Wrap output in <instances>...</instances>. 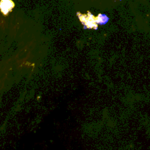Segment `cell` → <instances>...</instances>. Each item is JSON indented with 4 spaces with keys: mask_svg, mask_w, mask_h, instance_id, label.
Masks as SVG:
<instances>
[{
    "mask_svg": "<svg viewBox=\"0 0 150 150\" xmlns=\"http://www.w3.org/2000/svg\"><path fill=\"white\" fill-rule=\"evenodd\" d=\"M77 16L81 23L83 24L84 29H97L98 24L96 21V17H94V15L91 14L90 12H88L87 14H80L77 13Z\"/></svg>",
    "mask_w": 150,
    "mask_h": 150,
    "instance_id": "cell-1",
    "label": "cell"
},
{
    "mask_svg": "<svg viewBox=\"0 0 150 150\" xmlns=\"http://www.w3.org/2000/svg\"><path fill=\"white\" fill-rule=\"evenodd\" d=\"M14 7L15 4L12 0H0V10L4 16L8 15Z\"/></svg>",
    "mask_w": 150,
    "mask_h": 150,
    "instance_id": "cell-2",
    "label": "cell"
},
{
    "mask_svg": "<svg viewBox=\"0 0 150 150\" xmlns=\"http://www.w3.org/2000/svg\"><path fill=\"white\" fill-rule=\"evenodd\" d=\"M109 20H110V18H109V17L107 15L101 14V13L99 14L98 16L96 17V23L98 25H101V26L106 24V23L109 21Z\"/></svg>",
    "mask_w": 150,
    "mask_h": 150,
    "instance_id": "cell-3",
    "label": "cell"
}]
</instances>
